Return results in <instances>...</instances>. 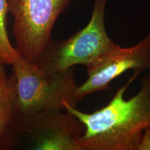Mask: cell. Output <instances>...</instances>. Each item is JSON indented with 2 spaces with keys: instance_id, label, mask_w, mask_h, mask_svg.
Masks as SVG:
<instances>
[{
  "instance_id": "6da1fadb",
  "label": "cell",
  "mask_w": 150,
  "mask_h": 150,
  "mask_svg": "<svg viewBox=\"0 0 150 150\" xmlns=\"http://www.w3.org/2000/svg\"><path fill=\"white\" fill-rule=\"evenodd\" d=\"M142 72L134 70L128 81L118 88L111 100L93 112H85L63 103L65 110L84 125L79 141L81 150H137L143 131L150 126V79L142 78L141 88L125 99V92Z\"/></svg>"
},
{
  "instance_id": "7a4b0ae2",
  "label": "cell",
  "mask_w": 150,
  "mask_h": 150,
  "mask_svg": "<svg viewBox=\"0 0 150 150\" xmlns=\"http://www.w3.org/2000/svg\"><path fill=\"white\" fill-rule=\"evenodd\" d=\"M108 0H94L88 23L68 38L53 41L43 50L35 64L47 72L64 71L74 65L88 66L117 44L108 35L105 13Z\"/></svg>"
},
{
  "instance_id": "3957f363",
  "label": "cell",
  "mask_w": 150,
  "mask_h": 150,
  "mask_svg": "<svg viewBox=\"0 0 150 150\" xmlns=\"http://www.w3.org/2000/svg\"><path fill=\"white\" fill-rule=\"evenodd\" d=\"M12 65L16 79L18 117L50 109L65 110V101L73 106L72 95L77 86L74 67L47 72L20 56Z\"/></svg>"
},
{
  "instance_id": "277c9868",
  "label": "cell",
  "mask_w": 150,
  "mask_h": 150,
  "mask_svg": "<svg viewBox=\"0 0 150 150\" xmlns=\"http://www.w3.org/2000/svg\"><path fill=\"white\" fill-rule=\"evenodd\" d=\"M85 127L65 110L50 109L26 117H18L3 149L19 140L29 149L81 150L79 141Z\"/></svg>"
},
{
  "instance_id": "5b68a950",
  "label": "cell",
  "mask_w": 150,
  "mask_h": 150,
  "mask_svg": "<svg viewBox=\"0 0 150 150\" xmlns=\"http://www.w3.org/2000/svg\"><path fill=\"white\" fill-rule=\"evenodd\" d=\"M19 56L35 63L52 41L54 25L72 0H8Z\"/></svg>"
},
{
  "instance_id": "8992f818",
  "label": "cell",
  "mask_w": 150,
  "mask_h": 150,
  "mask_svg": "<svg viewBox=\"0 0 150 150\" xmlns=\"http://www.w3.org/2000/svg\"><path fill=\"white\" fill-rule=\"evenodd\" d=\"M150 63V34L135 45H117L87 66L88 79L76 86L72 95V105L91 94L108 88L110 82L129 70H147Z\"/></svg>"
},
{
  "instance_id": "52a82bcc",
  "label": "cell",
  "mask_w": 150,
  "mask_h": 150,
  "mask_svg": "<svg viewBox=\"0 0 150 150\" xmlns=\"http://www.w3.org/2000/svg\"><path fill=\"white\" fill-rule=\"evenodd\" d=\"M18 116L16 79L4 73L0 79V149L12 130Z\"/></svg>"
},
{
  "instance_id": "ba28073f",
  "label": "cell",
  "mask_w": 150,
  "mask_h": 150,
  "mask_svg": "<svg viewBox=\"0 0 150 150\" xmlns=\"http://www.w3.org/2000/svg\"><path fill=\"white\" fill-rule=\"evenodd\" d=\"M8 12V0H0V56L5 65H12L20 56L11 44L7 32L6 17Z\"/></svg>"
},
{
  "instance_id": "9c48e42d",
  "label": "cell",
  "mask_w": 150,
  "mask_h": 150,
  "mask_svg": "<svg viewBox=\"0 0 150 150\" xmlns=\"http://www.w3.org/2000/svg\"><path fill=\"white\" fill-rule=\"evenodd\" d=\"M137 150H150V126L144 130Z\"/></svg>"
},
{
  "instance_id": "30bf717a",
  "label": "cell",
  "mask_w": 150,
  "mask_h": 150,
  "mask_svg": "<svg viewBox=\"0 0 150 150\" xmlns=\"http://www.w3.org/2000/svg\"><path fill=\"white\" fill-rule=\"evenodd\" d=\"M4 65V63L2 59H1V56H0V79L1 78V76H3V74L6 72Z\"/></svg>"
},
{
  "instance_id": "8fae6325",
  "label": "cell",
  "mask_w": 150,
  "mask_h": 150,
  "mask_svg": "<svg viewBox=\"0 0 150 150\" xmlns=\"http://www.w3.org/2000/svg\"><path fill=\"white\" fill-rule=\"evenodd\" d=\"M147 76H149V78L150 79V63H149V66H148L147 69Z\"/></svg>"
}]
</instances>
